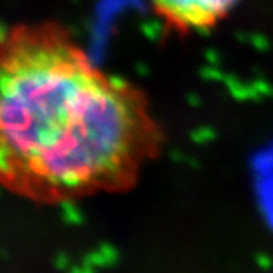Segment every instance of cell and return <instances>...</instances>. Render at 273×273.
Here are the masks:
<instances>
[{"instance_id": "obj_2", "label": "cell", "mask_w": 273, "mask_h": 273, "mask_svg": "<svg viewBox=\"0 0 273 273\" xmlns=\"http://www.w3.org/2000/svg\"><path fill=\"white\" fill-rule=\"evenodd\" d=\"M242 0H148L155 16L172 32L204 34L230 17Z\"/></svg>"}, {"instance_id": "obj_1", "label": "cell", "mask_w": 273, "mask_h": 273, "mask_svg": "<svg viewBox=\"0 0 273 273\" xmlns=\"http://www.w3.org/2000/svg\"><path fill=\"white\" fill-rule=\"evenodd\" d=\"M164 142L143 91L93 64L55 23L0 42V179L35 200L130 187Z\"/></svg>"}]
</instances>
